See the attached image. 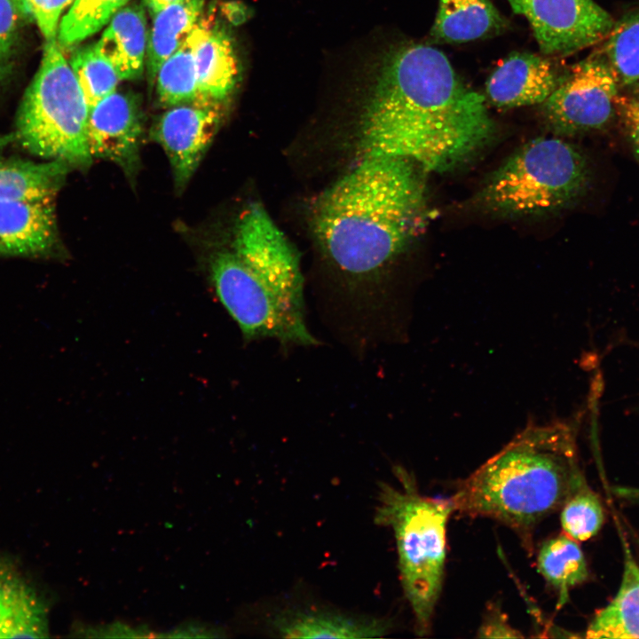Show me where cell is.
Masks as SVG:
<instances>
[{"label":"cell","mask_w":639,"mask_h":639,"mask_svg":"<svg viewBox=\"0 0 639 639\" xmlns=\"http://www.w3.org/2000/svg\"><path fill=\"white\" fill-rule=\"evenodd\" d=\"M419 168L394 156H361L320 198L313 229L348 290L326 320L354 350L383 343L374 286L391 337L397 336L379 281L393 260L419 234L427 217Z\"/></svg>","instance_id":"cell-1"},{"label":"cell","mask_w":639,"mask_h":639,"mask_svg":"<svg viewBox=\"0 0 639 639\" xmlns=\"http://www.w3.org/2000/svg\"><path fill=\"white\" fill-rule=\"evenodd\" d=\"M485 98L467 85L437 48L404 43L383 58L362 115L361 156L406 159L449 170L489 139Z\"/></svg>","instance_id":"cell-2"},{"label":"cell","mask_w":639,"mask_h":639,"mask_svg":"<svg viewBox=\"0 0 639 639\" xmlns=\"http://www.w3.org/2000/svg\"><path fill=\"white\" fill-rule=\"evenodd\" d=\"M585 480L573 429L532 424L457 483L450 499L454 512L509 527L532 554L537 526Z\"/></svg>","instance_id":"cell-3"},{"label":"cell","mask_w":639,"mask_h":639,"mask_svg":"<svg viewBox=\"0 0 639 639\" xmlns=\"http://www.w3.org/2000/svg\"><path fill=\"white\" fill-rule=\"evenodd\" d=\"M210 273L246 341L272 339L284 348L319 344L306 323L298 255L260 204L240 215L231 248L213 256Z\"/></svg>","instance_id":"cell-4"},{"label":"cell","mask_w":639,"mask_h":639,"mask_svg":"<svg viewBox=\"0 0 639 639\" xmlns=\"http://www.w3.org/2000/svg\"><path fill=\"white\" fill-rule=\"evenodd\" d=\"M394 475L397 485H380L375 519L393 532L401 585L415 632L424 636L431 631L443 587L446 527L454 508L450 497L421 493L414 476L405 468L397 466Z\"/></svg>","instance_id":"cell-5"},{"label":"cell","mask_w":639,"mask_h":639,"mask_svg":"<svg viewBox=\"0 0 639 639\" xmlns=\"http://www.w3.org/2000/svg\"><path fill=\"white\" fill-rule=\"evenodd\" d=\"M89 111L62 48L57 40L45 41L41 65L17 113L15 142L34 155L85 169L92 162Z\"/></svg>","instance_id":"cell-6"},{"label":"cell","mask_w":639,"mask_h":639,"mask_svg":"<svg viewBox=\"0 0 639 639\" xmlns=\"http://www.w3.org/2000/svg\"><path fill=\"white\" fill-rule=\"evenodd\" d=\"M585 158L556 138H535L491 177L480 201L492 211L527 217L562 209L578 197L588 181Z\"/></svg>","instance_id":"cell-7"},{"label":"cell","mask_w":639,"mask_h":639,"mask_svg":"<svg viewBox=\"0 0 639 639\" xmlns=\"http://www.w3.org/2000/svg\"><path fill=\"white\" fill-rule=\"evenodd\" d=\"M619 81L604 55L591 54L563 71L542 104L547 122L564 133L600 129L616 110Z\"/></svg>","instance_id":"cell-8"},{"label":"cell","mask_w":639,"mask_h":639,"mask_svg":"<svg viewBox=\"0 0 639 639\" xmlns=\"http://www.w3.org/2000/svg\"><path fill=\"white\" fill-rule=\"evenodd\" d=\"M529 22L542 54L561 57L600 42L614 21L594 0H506Z\"/></svg>","instance_id":"cell-9"},{"label":"cell","mask_w":639,"mask_h":639,"mask_svg":"<svg viewBox=\"0 0 639 639\" xmlns=\"http://www.w3.org/2000/svg\"><path fill=\"white\" fill-rule=\"evenodd\" d=\"M224 105L196 100L174 106L154 128L173 170L176 185L184 187L211 143L223 117Z\"/></svg>","instance_id":"cell-10"},{"label":"cell","mask_w":639,"mask_h":639,"mask_svg":"<svg viewBox=\"0 0 639 639\" xmlns=\"http://www.w3.org/2000/svg\"><path fill=\"white\" fill-rule=\"evenodd\" d=\"M142 133V112L132 93L114 91L89 111L87 139L91 157L134 170Z\"/></svg>","instance_id":"cell-11"},{"label":"cell","mask_w":639,"mask_h":639,"mask_svg":"<svg viewBox=\"0 0 639 639\" xmlns=\"http://www.w3.org/2000/svg\"><path fill=\"white\" fill-rule=\"evenodd\" d=\"M544 54L513 52L485 83L488 101L500 108L543 104L558 85L564 70Z\"/></svg>","instance_id":"cell-12"},{"label":"cell","mask_w":639,"mask_h":639,"mask_svg":"<svg viewBox=\"0 0 639 639\" xmlns=\"http://www.w3.org/2000/svg\"><path fill=\"white\" fill-rule=\"evenodd\" d=\"M55 197L0 201V256H48L58 241Z\"/></svg>","instance_id":"cell-13"},{"label":"cell","mask_w":639,"mask_h":639,"mask_svg":"<svg viewBox=\"0 0 639 639\" xmlns=\"http://www.w3.org/2000/svg\"><path fill=\"white\" fill-rule=\"evenodd\" d=\"M188 40L192 45L197 100L225 105L236 86L239 67L228 35L207 20L196 23Z\"/></svg>","instance_id":"cell-14"},{"label":"cell","mask_w":639,"mask_h":639,"mask_svg":"<svg viewBox=\"0 0 639 639\" xmlns=\"http://www.w3.org/2000/svg\"><path fill=\"white\" fill-rule=\"evenodd\" d=\"M49 635L48 608L21 572L0 556V638Z\"/></svg>","instance_id":"cell-15"},{"label":"cell","mask_w":639,"mask_h":639,"mask_svg":"<svg viewBox=\"0 0 639 639\" xmlns=\"http://www.w3.org/2000/svg\"><path fill=\"white\" fill-rule=\"evenodd\" d=\"M147 40L145 10L134 3L126 4L112 17L95 47L120 80H136L144 71Z\"/></svg>","instance_id":"cell-16"},{"label":"cell","mask_w":639,"mask_h":639,"mask_svg":"<svg viewBox=\"0 0 639 639\" xmlns=\"http://www.w3.org/2000/svg\"><path fill=\"white\" fill-rule=\"evenodd\" d=\"M509 21L491 0H438L430 29L433 42L461 43L496 36Z\"/></svg>","instance_id":"cell-17"},{"label":"cell","mask_w":639,"mask_h":639,"mask_svg":"<svg viewBox=\"0 0 639 639\" xmlns=\"http://www.w3.org/2000/svg\"><path fill=\"white\" fill-rule=\"evenodd\" d=\"M624 569L614 598L598 611L586 630L587 638H639V565L619 531Z\"/></svg>","instance_id":"cell-18"},{"label":"cell","mask_w":639,"mask_h":639,"mask_svg":"<svg viewBox=\"0 0 639 639\" xmlns=\"http://www.w3.org/2000/svg\"><path fill=\"white\" fill-rule=\"evenodd\" d=\"M273 626L285 638H375L389 631V623L383 619L320 611L285 612L275 618Z\"/></svg>","instance_id":"cell-19"},{"label":"cell","mask_w":639,"mask_h":639,"mask_svg":"<svg viewBox=\"0 0 639 639\" xmlns=\"http://www.w3.org/2000/svg\"><path fill=\"white\" fill-rule=\"evenodd\" d=\"M205 0H182L154 15L148 32L146 69L153 81L162 64L186 41L199 20Z\"/></svg>","instance_id":"cell-20"},{"label":"cell","mask_w":639,"mask_h":639,"mask_svg":"<svg viewBox=\"0 0 639 639\" xmlns=\"http://www.w3.org/2000/svg\"><path fill=\"white\" fill-rule=\"evenodd\" d=\"M70 168L59 160H0V201L55 197Z\"/></svg>","instance_id":"cell-21"},{"label":"cell","mask_w":639,"mask_h":639,"mask_svg":"<svg viewBox=\"0 0 639 639\" xmlns=\"http://www.w3.org/2000/svg\"><path fill=\"white\" fill-rule=\"evenodd\" d=\"M536 563L539 573L558 594V608L567 602L569 591L588 577L587 561L578 541L564 532L541 544Z\"/></svg>","instance_id":"cell-22"},{"label":"cell","mask_w":639,"mask_h":639,"mask_svg":"<svg viewBox=\"0 0 639 639\" xmlns=\"http://www.w3.org/2000/svg\"><path fill=\"white\" fill-rule=\"evenodd\" d=\"M130 0H74L60 20L57 42L68 49L105 27Z\"/></svg>","instance_id":"cell-23"},{"label":"cell","mask_w":639,"mask_h":639,"mask_svg":"<svg viewBox=\"0 0 639 639\" xmlns=\"http://www.w3.org/2000/svg\"><path fill=\"white\" fill-rule=\"evenodd\" d=\"M155 78L157 94L163 105L174 106L197 100L196 69L188 37L162 64Z\"/></svg>","instance_id":"cell-24"},{"label":"cell","mask_w":639,"mask_h":639,"mask_svg":"<svg viewBox=\"0 0 639 639\" xmlns=\"http://www.w3.org/2000/svg\"><path fill=\"white\" fill-rule=\"evenodd\" d=\"M604 55L619 84L639 83V10L624 15L613 24Z\"/></svg>","instance_id":"cell-25"},{"label":"cell","mask_w":639,"mask_h":639,"mask_svg":"<svg viewBox=\"0 0 639 639\" xmlns=\"http://www.w3.org/2000/svg\"><path fill=\"white\" fill-rule=\"evenodd\" d=\"M560 509L563 532L576 541L594 537L604 521L602 502L586 480L569 495Z\"/></svg>","instance_id":"cell-26"},{"label":"cell","mask_w":639,"mask_h":639,"mask_svg":"<svg viewBox=\"0 0 639 639\" xmlns=\"http://www.w3.org/2000/svg\"><path fill=\"white\" fill-rule=\"evenodd\" d=\"M70 66L90 109L113 93L120 81L114 68L100 55L95 44L75 51Z\"/></svg>","instance_id":"cell-27"},{"label":"cell","mask_w":639,"mask_h":639,"mask_svg":"<svg viewBox=\"0 0 639 639\" xmlns=\"http://www.w3.org/2000/svg\"><path fill=\"white\" fill-rule=\"evenodd\" d=\"M20 14L32 19L45 41L57 40L60 17L74 0H14Z\"/></svg>","instance_id":"cell-28"},{"label":"cell","mask_w":639,"mask_h":639,"mask_svg":"<svg viewBox=\"0 0 639 639\" xmlns=\"http://www.w3.org/2000/svg\"><path fill=\"white\" fill-rule=\"evenodd\" d=\"M20 14L14 0H0V82L11 66L18 37Z\"/></svg>","instance_id":"cell-29"},{"label":"cell","mask_w":639,"mask_h":639,"mask_svg":"<svg viewBox=\"0 0 639 639\" xmlns=\"http://www.w3.org/2000/svg\"><path fill=\"white\" fill-rule=\"evenodd\" d=\"M525 635L511 626L508 617L496 604L489 605L477 637L480 638H522Z\"/></svg>","instance_id":"cell-30"},{"label":"cell","mask_w":639,"mask_h":639,"mask_svg":"<svg viewBox=\"0 0 639 639\" xmlns=\"http://www.w3.org/2000/svg\"><path fill=\"white\" fill-rule=\"evenodd\" d=\"M616 110L620 114L634 151L639 158V99L618 97Z\"/></svg>","instance_id":"cell-31"},{"label":"cell","mask_w":639,"mask_h":639,"mask_svg":"<svg viewBox=\"0 0 639 639\" xmlns=\"http://www.w3.org/2000/svg\"><path fill=\"white\" fill-rule=\"evenodd\" d=\"M610 489L617 498L631 504L639 505V487L612 485Z\"/></svg>","instance_id":"cell-32"},{"label":"cell","mask_w":639,"mask_h":639,"mask_svg":"<svg viewBox=\"0 0 639 639\" xmlns=\"http://www.w3.org/2000/svg\"><path fill=\"white\" fill-rule=\"evenodd\" d=\"M182 0H144L145 4L154 16L156 12L165 8L166 6L175 4Z\"/></svg>","instance_id":"cell-33"},{"label":"cell","mask_w":639,"mask_h":639,"mask_svg":"<svg viewBox=\"0 0 639 639\" xmlns=\"http://www.w3.org/2000/svg\"><path fill=\"white\" fill-rule=\"evenodd\" d=\"M14 133L0 134V153L12 142H15Z\"/></svg>","instance_id":"cell-34"}]
</instances>
